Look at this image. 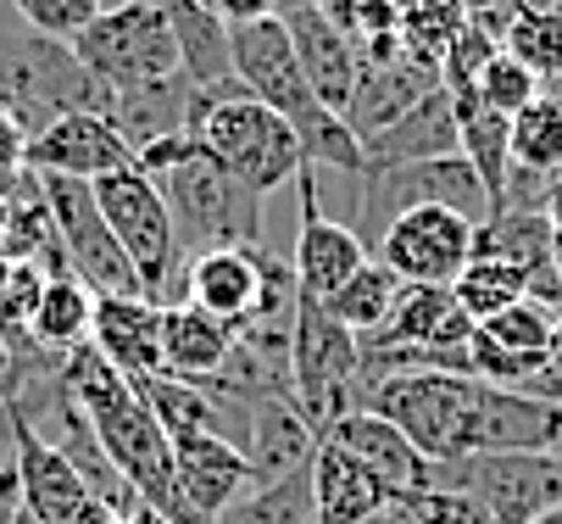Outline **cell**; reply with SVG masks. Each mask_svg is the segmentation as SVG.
I'll return each instance as SVG.
<instances>
[{
  "label": "cell",
  "instance_id": "cell-7",
  "mask_svg": "<svg viewBox=\"0 0 562 524\" xmlns=\"http://www.w3.org/2000/svg\"><path fill=\"white\" fill-rule=\"evenodd\" d=\"M290 391L317 435L335 419H346L351 408H362V346L312 296H301L295 330H290Z\"/></svg>",
  "mask_w": 562,
  "mask_h": 524
},
{
  "label": "cell",
  "instance_id": "cell-21",
  "mask_svg": "<svg viewBox=\"0 0 562 524\" xmlns=\"http://www.w3.org/2000/svg\"><path fill=\"white\" fill-rule=\"evenodd\" d=\"M123 380L162 374V308L145 296H101L95 302V341H90Z\"/></svg>",
  "mask_w": 562,
  "mask_h": 524
},
{
  "label": "cell",
  "instance_id": "cell-34",
  "mask_svg": "<svg viewBox=\"0 0 562 524\" xmlns=\"http://www.w3.org/2000/svg\"><path fill=\"white\" fill-rule=\"evenodd\" d=\"M7 7L34 29V34H50V40H78L101 12H106V0H7Z\"/></svg>",
  "mask_w": 562,
  "mask_h": 524
},
{
  "label": "cell",
  "instance_id": "cell-19",
  "mask_svg": "<svg viewBox=\"0 0 562 524\" xmlns=\"http://www.w3.org/2000/svg\"><path fill=\"white\" fill-rule=\"evenodd\" d=\"M184 302L212 313L217 324H228L239 335L257 319V302H262L257 252L251 246H217V252L190 257V268H184Z\"/></svg>",
  "mask_w": 562,
  "mask_h": 524
},
{
  "label": "cell",
  "instance_id": "cell-14",
  "mask_svg": "<svg viewBox=\"0 0 562 524\" xmlns=\"http://www.w3.org/2000/svg\"><path fill=\"white\" fill-rule=\"evenodd\" d=\"M301 230H295V246H290V263H295V279H301V296L312 302H329V296L373 257L340 218H329L317 207V174L301 168Z\"/></svg>",
  "mask_w": 562,
  "mask_h": 524
},
{
  "label": "cell",
  "instance_id": "cell-20",
  "mask_svg": "<svg viewBox=\"0 0 562 524\" xmlns=\"http://www.w3.org/2000/svg\"><path fill=\"white\" fill-rule=\"evenodd\" d=\"M317 441H324V435L306 424V413H301L290 397H251V408H246V435H239V453H246L257 486L306 469V464L317 458Z\"/></svg>",
  "mask_w": 562,
  "mask_h": 524
},
{
  "label": "cell",
  "instance_id": "cell-17",
  "mask_svg": "<svg viewBox=\"0 0 562 524\" xmlns=\"http://www.w3.org/2000/svg\"><path fill=\"white\" fill-rule=\"evenodd\" d=\"M324 441H335L340 453H351V458H357L368 475H379L401 502L435 486V464H429L390 419H379L373 408H351L346 419H335V424L324 430Z\"/></svg>",
  "mask_w": 562,
  "mask_h": 524
},
{
  "label": "cell",
  "instance_id": "cell-1",
  "mask_svg": "<svg viewBox=\"0 0 562 524\" xmlns=\"http://www.w3.org/2000/svg\"><path fill=\"white\" fill-rule=\"evenodd\" d=\"M61 386L67 397L78 402V413L90 419V430L101 435L106 458L117 464V475L139 491L145 508H156L168 524H206L184 491H179V469H173V441L168 430L150 419L145 397L134 391V380H123V374L95 352V346H78L61 357Z\"/></svg>",
  "mask_w": 562,
  "mask_h": 524
},
{
  "label": "cell",
  "instance_id": "cell-2",
  "mask_svg": "<svg viewBox=\"0 0 562 524\" xmlns=\"http://www.w3.org/2000/svg\"><path fill=\"white\" fill-rule=\"evenodd\" d=\"M134 168L168 201L184 257L217 246H257L262 241V201L239 190L195 134H168L134 152Z\"/></svg>",
  "mask_w": 562,
  "mask_h": 524
},
{
  "label": "cell",
  "instance_id": "cell-23",
  "mask_svg": "<svg viewBox=\"0 0 562 524\" xmlns=\"http://www.w3.org/2000/svg\"><path fill=\"white\" fill-rule=\"evenodd\" d=\"M451 152H462V140H457L451 90L440 85L401 123H390L384 134L362 140V168H407V163H429V157H451Z\"/></svg>",
  "mask_w": 562,
  "mask_h": 524
},
{
  "label": "cell",
  "instance_id": "cell-13",
  "mask_svg": "<svg viewBox=\"0 0 562 524\" xmlns=\"http://www.w3.org/2000/svg\"><path fill=\"white\" fill-rule=\"evenodd\" d=\"M117 168H134V145L117 134L112 118L101 112H67L50 129L29 140V174L40 179H106Z\"/></svg>",
  "mask_w": 562,
  "mask_h": 524
},
{
  "label": "cell",
  "instance_id": "cell-12",
  "mask_svg": "<svg viewBox=\"0 0 562 524\" xmlns=\"http://www.w3.org/2000/svg\"><path fill=\"white\" fill-rule=\"evenodd\" d=\"M473 230L479 223H468L451 207H407L384 230L373 257L401 285H457L462 268L473 263Z\"/></svg>",
  "mask_w": 562,
  "mask_h": 524
},
{
  "label": "cell",
  "instance_id": "cell-8",
  "mask_svg": "<svg viewBox=\"0 0 562 524\" xmlns=\"http://www.w3.org/2000/svg\"><path fill=\"white\" fill-rule=\"evenodd\" d=\"M473 386H479L473 374L413 368V374H390V380L368 386L362 408H373L379 419H390L429 464H446V458H457V435H462Z\"/></svg>",
  "mask_w": 562,
  "mask_h": 524
},
{
  "label": "cell",
  "instance_id": "cell-46",
  "mask_svg": "<svg viewBox=\"0 0 562 524\" xmlns=\"http://www.w3.org/2000/svg\"><path fill=\"white\" fill-rule=\"evenodd\" d=\"M551 7H557V12H562V0H551Z\"/></svg>",
  "mask_w": 562,
  "mask_h": 524
},
{
  "label": "cell",
  "instance_id": "cell-24",
  "mask_svg": "<svg viewBox=\"0 0 562 524\" xmlns=\"http://www.w3.org/2000/svg\"><path fill=\"white\" fill-rule=\"evenodd\" d=\"M234 330L217 324L212 313L190 308V302H173L162 308V368L179 374V380H212L223 374V363L234 357Z\"/></svg>",
  "mask_w": 562,
  "mask_h": 524
},
{
  "label": "cell",
  "instance_id": "cell-4",
  "mask_svg": "<svg viewBox=\"0 0 562 524\" xmlns=\"http://www.w3.org/2000/svg\"><path fill=\"white\" fill-rule=\"evenodd\" d=\"M190 134L212 152V163L257 201H268L279 185H290L306 157H301V140L295 129L262 107L257 96H246V85H228V90H201Z\"/></svg>",
  "mask_w": 562,
  "mask_h": 524
},
{
  "label": "cell",
  "instance_id": "cell-3",
  "mask_svg": "<svg viewBox=\"0 0 562 524\" xmlns=\"http://www.w3.org/2000/svg\"><path fill=\"white\" fill-rule=\"evenodd\" d=\"M0 112L29 140L67 112H112V90L78 62L67 40L34 34L12 7L0 18Z\"/></svg>",
  "mask_w": 562,
  "mask_h": 524
},
{
  "label": "cell",
  "instance_id": "cell-37",
  "mask_svg": "<svg viewBox=\"0 0 562 524\" xmlns=\"http://www.w3.org/2000/svg\"><path fill=\"white\" fill-rule=\"evenodd\" d=\"M212 18L223 29H246V23H262V18H279V0H206Z\"/></svg>",
  "mask_w": 562,
  "mask_h": 524
},
{
  "label": "cell",
  "instance_id": "cell-22",
  "mask_svg": "<svg viewBox=\"0 0 562 524\" xmlns=\"http://www.w3.org/2000/svg\"><path fill=\"white\" fill-rule=\"evenodd\" d=\"M312 502H317V524H368L379 513H390L401 497L368 475L351 453H340L335 441H317L312 458Z\"/></svg>",
  "mask_w": 562,
  "mask_h": 524
},
{
  "label": "cell",
  "instance_id": "cell-5",
  "mask_svg": "<svg viewBox=\"0 0 562 524\" xmlns=\"http://www.w3.org/2000/svg\"><path fill=\"white\" fill-rule=\"evenodd\" d=\"M78 62L117 96V90H156L184 79V56L162 0H117L85 34L72 40Z\"/></svg>",
  "mask_w": 562,
  "mask_h": 524
},
{
  "label": "cell",
  "instance_id": "cell-6",
  "mask_svg": "<svg viewBox=\"0 0 562 524\" xmlns=\"http://www.w3.org/2000/svg\"><path fill=\"white\" fill-rule=\"evenodd\" d=\"M106 223H112V235L117 246L128 252L134 274H139V290H145V302L156 308H173L184 302V246H179V230H173V212L168 201L156 196V185L139 174V168H117L106 179L90 185Z\"/></svg>",
  "mask_w": 562,
  "mask_h": 524
},
{
  "label": "cell",
  "instance_id": "cell-26",
  "mask_svg": "<svg viewBox=\"0 0 562 524\" xmlns=\"http://www.w3.org/2000/svg\"><path fill=\"white\" fill-rule=\"evenodd\" d=\"M162 12L173 23L179 56H184V79L195 90H228L234 79V62H228V29L212 18L206 0H162Z\"/></svg>",
  "mask_w": 562,
  "mask_h": 524
},
{
  "label": "cell",
  "instance_id": "cell-42",
  "mask_svg": "<svg viewBox=\"0 0 562 524\" xmlns=\"http://www.w3.org/2000/svg\"><path fill=\"white\" fill-rule=\"evenodd\" d=\"M123 524H168V519H162V513H156V508H145V502H139V508H134V513H128Z\"/></svg>",
  "mask_w": 562,
  "mask_h": 524
},
{
  "label": "cell",
  "instance_id": "cell-36",
  "mask_svg": "<svg viewBox=\"0 0 562 524\" xmlns=\"http://www.w3.org/2000/svg\"><path fill=\"white\" fill-rule=\"evenodd\" d=\"M23 174H29V134L0 112V201L23 185Z\"/></svg>",
  "mask_w": 562,
  "mask_h": 524
},
{
  "label": "cell",
  "instance_id": "cell-25",
  "mask_svg": "<svg viewBox=\"0 0 562 524\" xmlns=\"http://www.w3.org/2000/svg\"><path fill=\"white\" fill-rule=\"evenodd\" d=\"M446 90H451V107H457L462 157L479 168V179H485V190H491V212H496L502 196H507V179H513V157H507V129H513V118L491 112L485 101L473 96V85H446Z\"/></svg>",
  "mask_w": 562,
  "mask_h": 524
},
{
  "label": "cell",
  "instance_id": "cell-35",
  "mask_svg": "<svg viewBox=\"0 0 562 524\" xmlns=\"http://www.w3.org/2000/svg\"><path fill=\"white\" fill-rule=\"evenodd\" d=\"M401 508H407L418 524H496V519L479 508L468 491H446V486H429V491L407 497Z\"/></svg>",
  "mask_w": 562,
  "mask_h": 524
},
{
  "label": "cell",
  "instance_id": "cell-11",
  "mask_svg": "<svg viewBox=\"0 0 562 524\" xmlns=\"http://www.w3.org/2000/svg\"><path fill=\"white\" fill-rule=\"evenodd\" d=\"M440 85H446L440 67L413 56L407 45H401V34L368 40L362 45V67H357V90H351V107H346V129L357 140H373L390 123L407 118L424 96H435Z\"/></svg>",
  "mask_w": 562,
  "mask_h": 524
},
{
  "label": "cell",
  "instance_id": "cell-16",
  "mask_svg": "<svg viewBox=\"0 0 562 524\" xmlns=\"http://www.w3.org/2000/svg\"><path fill=\"white\" fill-rule=\"evenodd\" d=\"M7 435H12V469H18V486H23V513L34 524H61L67 513H78L90 502V486L78 480V469L12 408H7Z\"/></svg>",
  "mask_w": 562,
  "mask_h": 524
},
{
  "label": "cell",
  "instance_id": "cell-43",
  "mask_svg": "<svg viewBox=\"0 0 562 524\" xmlns=\"http://www.w3.org/2000/svg\"><path fill=\"white\" fill-rule=\"evenodd\" d=\"M306 7H324V0H279V18H290V12H306Z\"/></svg>",
  "mask_w": 562,
  "mask_h": 524
},
{
  "label": "cell",
  "instance_id": "cell-18",
  "mask_svg": "<svg viewBox=\"0 0 562 524\" xmlns=\"http://www.w3.org/2000/svg\"><path fill=\"white\" fill-rule=\"evenodd\" d=\"M284 29H290V45H295V62H301V73H306L312 96L324 101L329 112L346 118L351 90H357V67H362V45H357L324 7L290 12Z\"/></svg>",
  "mask_w": 562,
  "mask_h": 524
},
{
  "label": "cell",
  "instance_id": "cell-31",
  "mask_svg": "<svg viewBox=\"0 0 562 524\" xmlns=\"http://www.w3.org/2000/svg\"><path fill=\"white\" fill-rule=\"evenodd\" d=\"M502 51H507L513 62H524L540 85L562 79V12L551 7V0H524V12H518V23L507 29Z\"/></svg>",
  "mask_w": 562,
  "mask_h": 524
},
{
  "label": "cell",
  "instance_id": "cell-9",
  "mask_svg": "<svg viewBox=\"0 0 562 524\" xmlns=\"http://www.w3.org/2000/svg\"><path fill=\"white\" fill-rule=\"evenodd\" d=\"M435 486L468 491L496 524H535L562 508V464L551 453H479L435 464Z\"/></svg>",
  "mask_w": 562,
  "mask_h": 524
},
{
  "label": "cell",
  "instance_id": "cell-30",
  "mask_svg": "<svg viewBox=\"0 0 562 524\" xmlns=\"http://www.w3.org/2000/svg\"><path fill=\"white\" fill-rule=\"evenodd\" d=\"M451 296H457V308H462L473 324H485V319H496V313L529 302V274L513 268V263H502V257H473V263L462 268V279L451 285Z\"/></svg>",
  "mask_w": 562,
  "mask_h": 524
},
{
  "label": "cell",
  "instance_id": "cell-32",
  "mask_svg": "<svg viewBox=\"0 0 562 524\" xmlns=\"http://www.w3.org/2000/svg\"><path fill=\"white\" fill-rule=\"evenodd\" d=\"M217 524H317V502H312V464L284 475V480H268L257 491L239 497Z\"/></svg>",
  "mask_w": 562,
  "mask_h": 524
},
{
  "label": "cell",
  "instance_id": "cell-44",
  "mask_svg": "<svg viewBox=\"0 0 562 524\" xmlns=\"http://www.w3.org/2000/svg\"><path fill=\"white\" fill-rule=\"evenodd\" d=\"M540 90H546V96H551V101L562 107V79H551V85H540Z\"/></svg>",
  "mask_w": 562,
  "mask_h": 524
},
{
  "label": "cell",
  "instance_id": "cell-29",
  "mask_svg": "<svg viewBox=\"0 0 562 524\" xmlns=\"http://www.w3.org/2000/svg\"><path fill=\"white\" fill-rule=\"evenodd\" d=\"M507 157H513V168H524L535 179H557L562 174V107L546 90L513 118Z\"/></svg>",
  "mask_w": 562,
  "mask_h": 524
},
{
  "label": "cell",
  "instance_id": "cell-27",
  "mask_svg": "<svg viewBox=\"0 0 562 524\" xmlns=\"http://www.w3.org/2000/svg\"><path fill=\"white\" fill-rule=\"evenodd\" d=\"M95 302H101V296H95L85 279H72V274L45 279V296H40V313H34L29 335H34L45 352H56V357L90 346V341H95Z\"/></svg>",
  "mask_w": 562,
  "mask_h": 524
},
{
  "label": "cell",
  "instance_id": "cell-38",
  "mask_svg": "<svg viewBox=\"0 0 562 524\" xmlns=\"http://www.w3.org/2000/svg\"><path fill=\"white\" fill-rule=\"evenodd\" d=\"M546 223H551V263H557V279H562V174L546 185Z\"/></svg>",
  "mask_w": 562,
  "mask_h": 524
},
{
  "label": "cell",
  "instance_id": "cell-41",
  "mask_svg": "<svg viewBox=\"0 0 562 524\" xmlns=\"http://www.w3.org/2000/svg\"><path fill=\"white\" fill-rule=\"evenodd\" d=\"M368 524H418V519H413L407 508H401V502H395L390 513H379V519H368Z\"/></svg>",
  "mask_w": 562,
  "mask_h": 524
},
{
  "label": "cell",
  "instance_id": "cell-39",
  "mask_svg": "<svg viewBox=\"0 0 562 524\" xmlns=\"http://www.w3.org/2000/svg\"><path fill=\"white\" fill-rule=\"evenodd\" d=\"M61 524H123V513H112L106 502H95V497H90L85 508H78V513H67Z\"/></svg>",
  "mask_w": 562,
  "mask_h": 524
},
{
  "label": "cell",
  "instance_id": "cell-33",
  "mask_svg": "<svg viewBox=\"0 0 562 524\" xmlns=\"http://www.w3.org/2000/svg\"><path fill=\"white\" fill-rule=\"evenodd\" d=\"M473 96L485 101L491 112H502V118H518V112L540 96V79H535L524 62H513L507 51H496L485 67L473 73Z\"/></svg>",
  "mask_w": 562,
  "mask_h": 524
},
{
  "label": "cell",
  "instance_id": "cell-15",
  "mask_svg": "<svg viewBox=\"0 0 562 524\" xmlns=\"http://www.w3.org/2000/svg\"><path fill=\"white\" fill-rule=\"evenodd\" d=\"M173 441V469H179V491L184 502L217 524L246 491H257V475L246 464V453H239L234 441L223 435H206V430H184V435H168Z\"/></svg>",
  "mask_w": 562,
  "mask_h": 524
},
{
  "label": "cell",
  "instance_id": "cell-28",
  "mask_svg": "<svg viewBox=\"0 0 562 524\" xmlns=\"http://www.w3.org/2000/svg\"><path fill=\"white\" fill-rule=\"evenodd\" d=\"M401 296H407V285H401L379 257H368V263H362L335 296H329L324 308H329L357 341H368V335H379V330L390 324V313L401 308Z\"/></svg>",
  "mask_w": 562,
  "mask_h": 524
},
{
  "label": "cell",
  "instance_id": "cell-40",
  "mask_svg": "<svg viewBox=\"0 0 562 524\" xmlns=\"http://www.w3.org/2000/svg\"><path fill=\"white\" fill-rule=\"evenodd\" d=\"M551 374L562 380V313H557V324H551Z\"/></svg>",
  "mask_w": 562,
  "mask_h": 524
},
{
  "label": "cell",
  "instance_id": "cell-10",
  "mask_svg": "<svg viewBox=\"0 0 562 524\" xmlns=\"http://www.w3.org/2000/svg\"><path fill=\"white\" fill-rule=\"evenodd\" d=\"M40 190H45V207H50V223H56L67 274L85 279L95 296H145L128 252L117 246L112 223L95 201V190L85 179H40Z\"/></svg>",
  "mask_w": 562,
  "mask_h": 524
},
{
  "label": "cell",
  "instance_id": "cell-45",
  "mask_svg": "<svg viewBox=\"0 0 562 524\" xmlns=\"http://www.w3.org/2000/svg\"><path fill=\"white\" fill-rule=\"evenodd\" d=\"M535 524H562V508H551L546 519H535Z\"/></svg>",
  "mask_w": 562,
  "mask_h": 524
}]
</instances>
